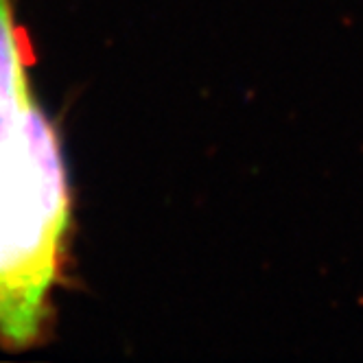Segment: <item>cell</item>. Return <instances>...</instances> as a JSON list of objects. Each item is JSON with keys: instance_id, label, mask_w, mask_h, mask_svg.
Segmentation results:
<instances>
[{"instance_id": "obj_2", "label": "cell", "mask_w": 363, "mask_h": 363, "mask_svg": "<svg viewBox=\"0 0 363 363\" xmlns=\"http://www.w3.org/2000/svg\"><path fill=\"white\" fill-rule=\"evenodd\" d=\"M31 46L18 27L11 0H0V138H5L33 103Z\"/></svg>"}, {"instance_id": "obj_1", "label": "cell", "mask_w": 363, "mask_h": 363, "mask_svg": "<svg viewBox=\"0 0 363 363\" xmlns=\"http://www.w3.org/2000/svg\"><path fill=\"white\" fill-rule=\"evenodd\" d=\"M72 195L62 140L38 103L0 138V346L40 344L62 282Z\"/></svg>"}]
</instances>
